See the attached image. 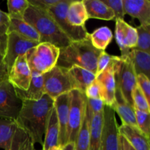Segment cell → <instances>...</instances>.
Returning a JSON list of instances; mask_svg holds the SVG:
<instances>
[{
    "mask_svg": "<svg viewBox=\"0 0 150 150\" xmlns=\"http://www.w3.org/2000/svg\"><path fill=\"white\" fill-rule=\"evenodd\" d=\"M53 107L54 100L46 94L39 100H23L16 120L29 133L35 144H40L42 146L47 120Z\"/></svg>",
    "mask_w": 150,
    "mask_h": 150,
    "instance_id": "obj_1",
    "label": "cell"
},
{
    "mask_svg": "<svg viewBox=\"0 0 150 150\" xmlns=\"http://www.w3.org/2000/svg\"><path fill=\"white\" fill-rule=\"evenodd\" d=\"M23 19L36 29L40 35V42H48L59 48H64L71 43L72 41L60 29L48 11L29 4Z\"/></svg>",
    "mask_w": 150,
    "mask_h": 150,
    "instance_id": "obj_2",
    "label": "cell"
},
{
    "mask_svg": "<svg viewBox=\"0 0 150 150\" xmlns=\"http://www.w3.org/2000/svg\"><path fill=\"white\" fill-rule=\"evenodd\" d=\"M102 51L92 45L89 37L81 40L73 41L67 46L59 48L57 65L67 69L72 66H79L95 74L97 62Z\"/></svg>",
    "mask_w": 150,
    "mask_h": 150,
    "instance_id": "obj_3",
    "label": "cell"
},
{
    "mask_svg": "<svg viewBox=\"0 0 150 150\" xmlns=\"http://www.w3.org/2000/svg\"><path fill=\"white\" fill-rule=\"evenodd\" d=\"M0 148L4 150H35V144L17 120L0 118Z\"/></svg>",
    "mask_w": 150,
    "mask_h": 150,
    "instance_id": "obj_4",
    "label": "cell"
},
{
    "mask_svg": "<svg viewBox=\"0 0 150 150\" xmlns=\"http://www.w3.org/2000/svg\"><path fill=\"white\" fill-rule=\"evenodd\" d=\"M31 71L44 74L57 65L59 48L48 42H40L26 52Z\"/></svg>",
    "mask_w": 150,
    "mask_h": 150,
    "instance_id": "obj_5",
    "label": "cell"
},
{
    "mask_svg": "<svg viewBox=\"0 0 150 150\" xmlns=\"http://www.w3.org/2000/svg\"><path fill=\"white\" fill-rule=\"evenodd\" d=\"M115 81L116 86L120 89L125 99L133 107L132 92L137 82L133 62L128 55L119 57L115 64Z\"/></svg>",
    "mask_w": 150,
    "mask_h": 150,
    "instance_id": "obj_6",
    "label": "cell"
},
{
    "mask_svg": "<svg viewBox=\"0 0 150 150\" xmlns=\"http://www.w3.org/2000/svg\"><path fill=\"white\" fill-rule=\"evenodd\" d=\"M70 96L67 140V143H75L86 114V98L83 92L77 89L70 91Z\"/></svg>",
    "mask_w": 150,
    "mask_h": 150,
    "instance_id": "obj_7",
    "label": "cell"
},
{
    "mask_svg": "<svg viewBox=\"0 0 150 150\" xmlns=\"http://www.w3.org/2000/svg\"><path fill=\"white\" fill-rule=\"evenodd\" d=\"M42 76L45 93L53 100L73 89L68 69L56 65Z\"/></svg>",
    "mask_w": 150,
    "mask_h": 150,
    "instance_id": "obj_8",
    "label": "cell"
},
{
    "mask_svg": "<svg viewBox=\"0 0 150 150\" xmlns=\"http://www.w3.org/2000/svg\"><path fill=\"white\" fill-rule=\"evenodd\" d=\"M23 100L17 95L16 88L8 79L0 81V118L16 120Z\"/></svg>",
    "mask_w": 150,
    "mask_h": 150,
    "instance_id": "obj_9",
    "label": "cell"
},
{
    "mask_svg": "<svg viewBox=\"0 0 150 150\" xmlns=\"http://www.w3.org/2000/svg\"><path fill=\"white\" fill-rule=\"evenodd\" d=\"M71 1L72 0H61L58 4L47 11L52 16L60 29L73 42L86 39L89 37V33L86 27H74L69 23L66 14Z\"/></svg>",
    "mask_w": 150,
    "mask_h": 150,
    "instance_id": "obj_10",
    "label": "cell"
},
{
    "mask_svg": "<svg viewBox=\"0 0 150 150\" xmlns=\"http://www.w3.org/2000/svg\"><path fill=\"white\" fill-rule=\"evenodd\" d=\"M119 136V126L115 111L110 106L105 105L100 150H118Z\"/></svg>",
    "mask_w": 150,
    "mask_h": 150,
    "instance_id": "obj_11",
    "label": "cell"
},
{
    "mask_svg": "<svg viewBox=\"0 0 150 150\" xmlns=\"http://www.w3.org/2000/svg\"><path fill=\"white\" fill-rule=\"evenodd\" d=\"M39 42L24 39L15 32L7 34V46L4 55V61L9 71L16 60L19 57L24 55L29 50L36 46Z\"/></svg>",
    "mask_w": 150,
    "mask_h": 150,
    "instance_id": "obj_12",
    "label": "cell"
},
{
    "mask_svg": "<svg viewBox=\"0 0 150 150\" xmlns=\"http://www.w3.org/2000/svg\"><path fill=\"white\" fill-rule=\"evenodd\" d=\"M119 57L115 56L112 62L98 76L97 82L99 84L101 92V99L105 105L111 107L114 102L116 90L115 81V64Z\"/></svg>",
    "mask_w": 150,
    "mask_h": 150,
    "instance_id": "obj_13",
    "label": "cell"
},
{
    "mask_svg": "<svg viewBox=\"0 0 150 150\" xmlns=\"http://www.w3.org/2000/svg\"><path fill=\"white\" fill-rule=\"evenodd\" d=\"M32 72L26 61V54L19 57L8 73V80L16 89L26 91L30 84Z\"/></svg>",
    "mask_w": 150,
    "mask_h": 150,
    "instance_id": "obj_14",
    "label": "cell"
},
{
    "mask_svg": "<svg viewBox=\"0 0 150 150\" xmlns=\"http://www.w3.org/2000/svg\"><path fill=\"white\" fill-rule=\"evenodd\" d=\"M116 41L120 47L121 56H127L137 44V32L135 27L122 20H116Z\"/></svg>",
    "mask_w": 150,
    "mask_h": 150,
    "instance_id": "obj_15",
    "label": "cell"
},
{
    "mask_svg": "<svg viewBox=\"0 0 150 150\" xmlns=\"http://www.w3.org/2000/svg\"><path fill=\"white\" fill-rule=\"evenodd\" d=\"M70 92L63 94L54 100V106L57 111L59 126V145L63 146L67 144V131L70 109Z\"/></svg>",
    "mask_w": 150,
    "mask_h": 150,
    "instance_id": "obj_16",
    "label": "cell"
},
{
    "mask_svg": "<svg viewBox=\"0 0 150 150\" xmlns=\"http://www.w3.org/2000/svg\"><path fill=\"white\" fill-rule=\"evenodd\" d=\"M125 13L137 18L141 26L150 25V1L122 0Z\"/></svg>",
    "mask_w": 150,
    "mask_h": 150,
    "instance_id": "obj_17",
    "label": "cell"
},
{
    "mask_svg": "<svg viewBox=\"0 0 150 150\" xmlns=\"http://www.w3.org/2000/svg\"><path fill=\"white\" fill-rule=\"evenodd\" d=\"M111 108L117 113L119 117L121 119L122 125L137 127L135 108L131 106L125 99L121 91L117 86H116L114 102Z\"/></svg>",
    "mask_w": 150,
    "mask_h": 150,
    "instance_id": "obj_18",
    "label": "cell"
},
{
    "mask_svg": "<svg viewBox=\"0 0 150 150\" xmlns=\"http://www.w3.org/2000/svg\"><path fill=\"white\" fill-rule=\"evenodd\" d=\"M119 133L135 150H150L149 139L138 127L122 124L119 126Z\"/></svg>",
    "mask_w": 150,
    "mask_h": 150,
    "instance_id": "obj_19",
    "label": "cell"
},
{
    "mask_svg": "<svg viewBox=\"0 0 150 150\" xmlns=\"http://www.w3.org/2000/svg\"><path fill=\"white\" fill-rule=\"evenodd\" d=\"M31 72H32V78H31L30 84L27 90L22 91L16 89V93L22 100H39L45 94V90H44L42 74L36 73L35 71Z\"/></svg>",
    "mask_w": 150,
    "mask_h": 150,
    "instance_id": "obj_20",
    "label": "cell"
},
{
    "mask_svg": "<svg viewBox=\"0 0 150 150\" xmlns=\"http://www.w3.org/2000/svg\"><path fill=\"white\" fill-rule=\"evenodd\" d=\"M68 73L73 83V89H77L83 93L86 88L96 79L95 73L79 66H72L68 69Z\"/></svg>",
    "mask_w": 150,
    "mask_h": 150,
    "instance_id": "obj_21",
    "label": "cell"
},
{
    "mask_svg": "<svg viewBox=\"0 0 150 150\" xmlns=\"http://www.w3.org/2000/svg\"><path fill=\"white\" fill-rule=\"evenodd\" d=\"M59 126L57 111L54 106L50 112L47 120L42 150H48L53 146L59 145Z\"/></svg>",
    "mask_w": 150,
    "mask_h": 150,
    "instance_id": "obj_22",
    "label": "cell"
},
{
    "mask_svg": "<svg viewBox=\"0 0 150 150\" xmlns=\"http://www.w3.org/2000/svg\"><path fill=\"white\" fill-rule=\"evenodd\" d=\"M67 19L74 27H86L85 23L89 19L83 0H72L67 8Z\"/></svg>",
    "mask_w": 150,
    "mask_h": 150,
    "instance_id": "obj_23",
    "label": "cell"
},
{
    "mask_svg": "<svg viewBox=\"0 0 150 150\" xmlns=\"http://www.w3.org/2000/svg\"><path fill=\"white\" fill-rule=\"evenodd\" d=\"M89 18L111 21L114 19L111 9L101 0H83Z\"/></svg>",
    "mask_w": 150,
    "mask_h": 150,
    "instance_id": "obj_24",
    "label": "cell"
},
{
    "mask_svg": "<svg viewBox=\"0 0 150 150\" xmlns=\"http://www.w3.org/2000/svg\"><path fill=\"white\" fill-rule=\"evenodd\" d=\"M9 32H15L24 39L40 43V35L38 32L23 19L10 18L7 33Z\"/></svg>",
    "mask_w": 150,
    "mask_h": 150,
    "instance_id": "obj_25",
    "label": "cell"
},
{
    "mask_svg": "<svg viewBox=\"0 0 150 150\" xmlns=\"http://www.w3.org/2000/svg\"><path fill=\"white\" fill-rule=\"evenodd\" d=\"M89 114H90V139H89V150H100L103 123V111L94 115H92L89 111Z\"/></svg>",
    "mask_w": 150,
    "mask_h": 150,
    "instance_id": "obj_26",
    "label": "cell"
},
{
    "mask_svg": "<svg viewBox=\"0 0 150 150\" xmlns=\"http://www.w3.org/2000/svg\"><path fill=\"white\" fill-rule=\"evenodd\" d=\"M127 55L133 62L136 76L143 74L149 78L150 54L139 50L132 49Z\"/></svg>",
    "mask_w": 150,
    "mask_h": 150,
    "instance_id": "obj_27",
    "label": "cell"
},
{
    "mask_svg": "<svg viewBox=\"0 0 150 150\" xmlns=\"http://www.w3.org/2000/svg\"><path fill=\"white\" fill-rule=\"evenodd\" d=\"M92 45L96 49L105 51L113 39V33L107 26H102L95 29L92 34H89Z\"/></svg>",
    "mask_w": 150,
    "mask_h": 150,
    "instance_id": "obj_28",
    "label": "cell"
},
{
    "mask_svg": "<svg viewBox=\"0 0 150 150\" xmlns=\"http://www.w3.org/2000/svg\"><path fill=\"white\" fill-rule=\"evenodd\" d=\"M90 139V114L86 105V114L75 142V150H89Z\"/></svg>",
    "mask_w": 150,
    "mask_h": 150,
    "instance_id": "obj_29",
    "label": "cell"
},
{
    "mask_svg": "<svg viewBox=\"0 0 150 150\" xmlns=\"http://www.w3.org/2000/svg\"><path fill=\"white\" fill-rule=\"evenodd\" d=\"M28 0H8L7 10L10 18L23 19L25 12L29 7Z\"/></svg>",
    "mask_w": 150,
    "mask_h": 150,
    "instance_id": "obj_30",
    "label": "cell"
},
{
    "mask_svg": "<svg viewBox=\"0 0 150 150\" xmlns=\"http://www.w3.org/2000/svg\"><path fill=\"white\" fill-rule=\"evenodd\" d=\"M137 32V44L134 49L150 54V25L139 26L136 28Z\"/></svg>",
    "mask_w": 150,
    "mask_h": 150,
    "instance_id": "obj_31",
    "label": "cell"
},
{
    "mask_svg": "<svg viewBox=\"0 0 150 150\" xmlns=\"http://www.w3.org/2000/svg\"><path fill=\"white\" fill-rule=\"evenodd\" d=\"M136 121L137 127L145 136L149 139L150 135V116L149 113L135 108Z\"/></svg>",
    "mask_w": 150,
    "mask_h": 150,
    "instance_id": "obj_32",
    "label": "cell"
},
{
    "mask_svg": "<svg viewBox=\"0 0 150 150\" xmlns=\"http://www.w3.org/2000/svg\"><path fill=\"white\" fill-rule=\"evenodd\" d=\"M132 100L134 108L150 113L149 103L137 85L132 92Z\"/></svg>",
    "mask_w": 150,
    "mask_h": 150,
    "instance_id": "obj_33",
    "label": "cell"
},
{
    "mask_svg": "<svg viewBox=\"0 0 150 150\" xmlns=\"http://www.w3.org/2000/svg\"><path fill=\"white\" fill-rule=\"evenodd\" d=\"M104 3L111 9L114 14L115 20L124 21L125 13L122 0H103Z\"/></svg>",
    "mask_w": 150,
    "mask_h": 150,
    "instance_id": "obj_34",
    "label": "cell"
},
{
    "mask_svg": "<svg viewBox=\"0 0 150 150\" xmlns=\"http://www.w3.org/2000/svg\"><path fill=\"white\" fill-rule=\"evenodd\" d=\"M115 56L110 55L107 54L105 51H103L101 54H100L99 57L97 62V69L95 76H98L100 73H102L114 60Z\"/></svg>",
    "mask_w": 150,
    "mask_h": 150,
    "instance_id": "obj_35",
    "label": "cell"
},
{
    "mask_svg": "<svg viewBox=\"0 0 150 150\" xmlns=\"http://www.w3.org/2000/svg\"><path fill=\"white\" fill-rule=\"evenodd\" d=\"M137 86L140 88L142 92L145 95L148 102L150 101V81L149 78L143 74H139L136 76Z\"/></svg>",
    "mask_w": 150,
    "mask_h": 150,
    "instance_id": "obj_36",
    "label": "cell"
},
{
    "mask_svg": "<svg viewBox=\"0 0 150 150\" xmlns=\"http://www.w3.org/2000/svg\"><path fill=\"white\" fill-rule=\"evenodd\" d=\"M60 1L61 0H28V2L36 8L47 11L58 4Z\"/></svg>",
    "mask_w": 150,
    "mask_h": 150,
    "instance_id": "obj_37",
    "label": "cell"
},
{
    "mask_svg": "<svg viewBox=\"0 0 150 150\" xmlns=\"http://www.w3.org/2000/svg\"><path fill=\"white\" fill-rule=\"evenodd\" d=\"M86 105L91 114H99L103 111L105 103L102 99H87L86 98Z\"/></svg>",
    "mask_w": 150,
    "mask_h": 150,
    "instance_id": "obj_38",
    "label": "cell"
},
{
    "mask_svg": "<svg viewBox=\"0 0 150 150\" xmlns=\"http://www.w3.org/2000/svg\"><path fill=\"white\" fill-rule=\"evenodd\" d=\"M84 94L87 99H101L100 88L96 80L86 88Z\"/></svg>",
    "mask_w": 150,
    "mask_h": 150,
    "instance_id": "obj_39",
    "label": "cell"
},
{
    "mask_svg": "<svg viewBox=\"0 0 150 150\" xmlns=\"http://www.w3.org/2000/svg\"><path fill=\"white\" fill-rule=\"evenodd\" d=\"M10 25V18L7 13L0 10V35H7Z\"/></svg>",
    "mask_w": 150,
    "mask_h": 150,
    "instance_id": "obj_40",
    "label": "cell"
},
{
    "mask_svg": "<svg viewBox=\"0 0 150 150\" xmlns=\"http://www.w3.org/2000/svg\"><path fill=\"white\" fill-rule=\"evenodd\" d=\"M8 79V70L4 61V55L0 52V81Z\"/></svg>",
    "mask_w": 150,
    "mask_h": 150,
    "instance_id": "obj_41",
    "label": "cell"
},
{
    "mask_svg": "<svg viewBox=\"0 0 150 150\" xmlns=\"http://www.w3.org/2000/svg\"><path fill=\"white\" fill-rule=\"evenodd\" d=\"M7 46V35H0V52L4 55Z\"/></svg>",
    "mask_w": 150,
    "mask_h": 150,
    "instance_id": "obj_42",
    "label": "cell"
},
{
    "mask_svg": "<svg viewBox=\"0 0 150 150\" xmlns=\"http://www.w3.org/2000/svg\"><path fill=\"white\" fill-rule=\"evenodd\" d=\"M120 137H121L122 142V144H123V146H124L125 150H135L133 147H132L131 146H130V144H129L128 142H127V141H126L125 139L124 138L122 137V136H120Z\"/></svg>",
    "mask_w": 150,
    "mask_h": 150,
    "instance_id": "obj_43",
    "label": "cell"
},
{
    "mask_svg": "<svg viewBox=\"0 0 150 150\" xmlns=\"http://www.w3.org/2000/svg\"><path fill=\"white\" fill-rule=\"evenodd\" d=\"M63 150H75L74 143L69 142V143L66 144L64 146H63Z\"/></svg>",
    "mask_w": 150,
    "mask_h": 150,
    "instance_id": "obj_44",
    "label": "cell"
},
{
    "mask_svg": "<svg viewBox=\"0 0 150 150\" xmlns=\"http://www.w3.org/2000/svg\"><path fill=\"white\" fill-rule=\"evenodd\" d=\"M118 150H125L124 146H123L122 142V139L120 136H119V148Z\"/></svg>",
    "mask_w": 150,
    "mask_h": 150,
    "instance_id": "obj_45",
    "label": "cell"
},
{
    "mask_svg": "<svg viewBox=\"0 0 150 150\" xmlns=\"http://www.w3.org/2000/svg\"><path fill=\"white\" fill-rule=\"evenodd\" d=\"M48 150H63V146H60V145H57V146H53V147L50 148Z\"/></svg>",
    "mask_w": 150,
    "mask_h": 150,
    "instance_id": "obj_46",
    "label": "cell"
}]
</instances>
